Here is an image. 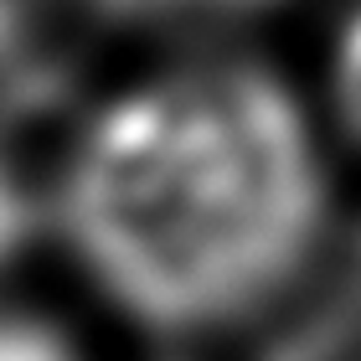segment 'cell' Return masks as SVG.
I'll use <instances>...</instances> for the list:
<instances>
[{"label": "cell", "instance_id": "cell-2", "mask_svg": "<svg viewBox=\"0 0 361 361\" xmlns=\"http://www.w3.org/2000/svg\"><path fill=\"white\" fill-rule=\"evenodd\" d=\"M52 253V196L47 160L0 145V294L26 289V269Z\"/></svg>", "mask_w": 361, "mask_h": 361}, {"label": "cell", "instance_id": "cell-3", "mask_svg": "<svg viewBox=\"0 0 361 361\" xmlns=\"http://www.w3.org/2000/svg\"><path fill=\"white\" fill-rule=\"evenodd\" d=\"M289 0H68V11L98 16L114 26H135V31H176V37H202L217 42L222 31L264 21V16L284 11Z\"/></svg>", "mask_w": 361, "mask_h": 361}, {"label": "cell", "instance_id": "cell-5", "mask_svg": "<svg viewBox=\"0 0 361 361\" xmlns=\"http://www.w3.org/2000/svg\"><path fill=\"white\" fill-rule=\"evenodd\" d=\"M320 119L336 145L361 160V0H346L325 42V73H320Z\"/></svg>", "mask_w": 361, "mask_h": 361}, {"label": "cell", "instance_id": "cell-4", "mask_svg": "<svg viewBox=\"0 0 361 361\" xmlns=\"http://www.w3.org/2000/svg\"><path fill=\"white\" fill-rule=\"evenodd\" d=\"M0 361H104L93 341L31 289L0 294Z\"/></svg>", "mask_w": 361, "mask_h": 361}, {"label": "cell", "instance_id": "cell-7", "mask_svg": "<svg viewBox=\"0 0 361 361\" xmlns=\"http://www.w3.org/2000/svg\"><path fill=\"white\" fill-rule=\"evenodd\" d=\"M135 361H217V356H212V351H191V346H150Z\"/></svg>", "mask_w": 361, "mask_h": 361}, {"label": "cell", "instance_id": "cell-1", "mask_svg": "<svg viewBox=\"0 0 361 361\" xmlns=\"http://www.w3.org/2000/svg\"><path fill=\"white\" fill-rule=\"evenodd\" d=\"M52 253L150 346L212 351L279 315L341 212L320 104L269 57L186 42L114 78L47 155Z\"/></svg>", "mask_w": 361, "mask_h": 361}, {"label": "cell", "instance_id": "cell-6", "mask_svg": "<svg viewBox=\"0 0 361 361\" xmlns=\"http://www.w3.org/2000/svg\"><path fill=\"white\" fill-rule=\"evenodd\" d=\"M57 11H68V0H0V73H11L16 62L37 52Z\"/></svg>", "mask_w": 361, "mask_h": 361}]
</instances>
